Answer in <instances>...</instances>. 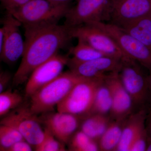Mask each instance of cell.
<instances>
[{"instance_id":"30bf717a","label":"cell","mask_w":151,"mask_h":151,"mask_svg":"<svg viewBox=\"0 0 151 151\" xmlns=\"http://www.w3.org/2000/svg\"><path fill=\"white\" fill-rule=\"evenodd\" d=\"M3 21L4 37L2 47L0 49V56L4 62L12 64L22 57L24 52V41L19 29L22 24L12 14L8 13Z\"/></svg>"},{"instance_id":"1f68e13d","label":"cell","mask_w":151,"mask_h":151,"mask_svg":"<svg viewBox=\"0 0 151 151\" xmlns=\"http://www.w3.org/2000/svg\"><path fill=\"white\" fill-rule=\"evenodd\" d=\"M150 73L149 74V81L150 84V89L151 91L150 104V108L149 109V113H151V70L149 71Z\"/></svg>"},{"instance_id":"4316f807","label":"cell","mask_w":151,"mask_h":151,"mask_svg":"<svg viewBox=\"0 0 151 151\" xmlns=\"http://www.w3.org/2000/svg\"><path fill=\"white\" fill-rule=\"evenodd\" d=\"M29 0H5L3 3L7 13L12 14Z\"/></svg>"},{"instance_id":"e0dca14e","label":"cell","mask_w":151,"mask_h":151,"mask_svg":"<svg viewBox=\"0 0 151 151\" xmlns=\"http://www.w3.org/2000/svg\"><path fill=\"white\" fill-rule=\"evenodd\" d=\"M112 121L109 115L89 114L81 119L79 129L98 142Z\"/></svg>"},{"instance_id":"4dcf8cb0","label":"cell","mask_w":151,"mask_h":151,"mask_svg":"<svg viewBox=\"0 0 151 151\" xmlns=\"http://www.w3.org/2000/svg\"><path fill=\"white\" fill-rule=\"evenodd\" d=\"M56 4H69L70 2L73 0H48Z\"/></svg>"},{"instance_id":"7c38bea8","label":"cell","mask_w":151,"mask_h":151,"mask_svg":"<svg viewBox=\"0 0 151 151\" xmlns=\"http://www.w3.org/2000/svg\"><path fill=\"white\" fill-rule=\"evenodd\" d=\"M151 14V0H111L112 24L122 27Z\"/></svg>"},{"instance_id":"f546056e","label":"cell","mask_w":151,"mask_h":151,"mask_svg":"<svg viewBox=\"0 0 151 151\" xmlns=\"http://www.w3.org/2000/svg\"><path fill=\"white\" fill-rule=\"evenodd\" d=\"M146 129L147 132L148 137L151 140V113H148L146 121Z\"/></svg>"},{"instance_id":"ac0fdd59","label":"cell","mask_w":151,"mask_h":151,"mask_svg":"<svg viewBox=\"0 0 151 151\" xmlns=\"http://www.w3.org/2000/svg\"><path fill=\"white\" fill-rule=\"evenodd\" d=\"M121 27L151 48V14Z\"/></svg>"},{"instance_id":"277c9868","label":"cell","mask_w":151,"mask_h":151,"mask_svg":"<svg viewBox=\"0 0 151 151\" xmlns=\"http://www.w3.org/2000/svg\"><path fill=\"white\" fill-rule=\"evenodd\" d=\"M105 77L84 78L78 82L57 106L58 112L70 113L81 119L88 115L92 108L97 89Z\"/></svg>"},{"instance_id":"7402d4cb","label":"cell","mask_w":151,"mask_h":151,"mask_svg":"<svg viewBox=\"0 0 151 151\" xmlns=\"http://www.w3.org/2000/svg\"><path fill=\"white\" fill-rule=\"evenodd\" d=\"M68 145L70 151H100L98 142L93 140L80 129L73 135Z\"/></svg>"},{"instance_id":"44dd1931","label":"cell","mask_w":151,"mask_h":151,"mask_svg":"<svg viewBox=\"0 0 151 151\" xmlns=\"http://www.w3.org/2000/svg\"><path fill=\"white\" fill-rule=\"evenodd\" d=\"M69 54L73 55L70 60L73 62H87L105 56L103 53L93 48L85 42L78 40V43L76 46L70 47Z\"/></svg>"},{"instance_id":"8992f818","label":"cell","mask_w":151,"mask_h":151,"mask_svg":"<svg viewBox=\"0 0 151 151\" xmlns=\"http://www.w3.org/2000/svg\"><path fill=\"white\" fill-rule=\"evenodd\" d=\"M111 0H77L65 17L64 24L75 27L111 20Z\"/></svg>"},{"instance_id":"484cf974","label":"cell","mask_w":151,"mask_h":151,"mask_svg":"<svg viewBox=\"0 0 151 151\" xmlns=\"http://www.w3.org/2000/svg\"><path fill=\"white\" fill-rule=\"evenodd\" d=\"M147 139L148 134L146 128L133 141L130 151H146Z\"/></svg>"},{"instance_id":"836d02e7","label":"cell","mask_w":151,"mask_h":151,"mask_svg":"<svg viewBox=\"0 0 151 151\" xmlns=\"http://www.w3.org/2000/svg\"><path fill=\"white\" fill-rule=\"evenodd\" d=\"M1 1L2 2V3H3L4 2V1H5V0H1Z\"/></svg>"},{"instance_id":"9a60e30c","label":"cell","mask_w":151,"mask_h":151,"mask_svg":"<svg viewBox=\"0 0 151 151\" xmlns=\"http://www.w3.org/2000/svg\"><path fill=\"white\" fill-rule=\"evenodd\" d=\"M123 60L104 56L87 61L78 63L68 60L67 65L70 70L76 75L86 78L105 77L107 74L119 71Z\"/></svg>"},{"instance_id":"d6986e66","label":"cell","mask_w":151,"mask_h":151,"mask_svg":"<svg viewBox=\"0 0 151 151\" xmlns=\"http://www.w3.org/2000/svg\"><path fill=\"white\" fill-rule=\"evenodd\" d=\"M126 120L111 121L108 129L98 141L100 151H116L122 138Z\"/></svg>"},{"instance_id":"4fadbf2b","label":"cell","mask_w":151,"mask_h":151,"mask_svg":"<svg viewBox=\"0 0 151 151\" xmlns=\"http://www.w3.org/2000/svg\"><path fill=\"white\" fill-rule=\"evenodd\" d=\"M44 114L39 118L41 123L64 145H68L73 135L79 129L81 119L79 116L59 112Z\"/></svg>"},{"instance_id":"f1b7e54d","label":"cell","mask_w":151,"mask_h":151,"mask_svg":"<svg viewBox=\"0 0 151 151\" xmlns=\"http://www.w3.org/2000/svg\"><path fill=\"white\" fill-rule=\"evenodd\" d=\"M12 78V75L7 71H2L0 74V93L4 92Z\"/></svg>"},{"instance_id":"9c48e42d","label":"cell","mask_w":151,"mask_h":151,"mask_svg":"<svg viewBox=\"0 0 151 151\" xmlns=\"http://www.w3.org/2000/svg\"><path fill=\"white\" fill-rule=\"evenodd\" d=\"M71 34L73 38L83 40L105 56L122 60L129 58L109 34L94 24L71 27Z\"/></svg>"},{"instance_id":"7a4b0ae2","label":"cell","mask_w":151,"mask_h":151,"mask_svg":"<svg viewBox=\"0 0 151 151\" xmlns=\"http://www.w3.org/2000/svg\"><path fill=\"white\" fill-rule=\"evenodd\" d=\"M69 70L41 88L30 98L29 108L33 114L52 111L67 96L73 86L84 79Z\"/></svg>"},{"instance_id":"d6a6232c","label":"cell","mask_w":151,"mask_h":151,"mask_svg":"<svg viewBox=\"0 0 151 151\" xmlns=\"http://www.w3.org/2000/svg\"><path fill=\"white\" fill-rule=\"evenodd\" d=\"M146 151H151V140L148 137V136L147 142Z\"/></svg>"},{"instance_id":"cb8c5ba5","label":"cell","mask_w":151,"mask_h":151,"mask_svg":"<svg viewBox=\"0 0 151 151\" xmlns=\"http://www.w3.org/2000/svg\"><path fill=\"white\" fill-rule=\"evenodd\" d=\"M24 140L21 134L15 129L9 126L1 124L0 151H8L14 144Z\"/></svg>"},{"instance_id":"5b68a950","label":"cell","mask_w":151,"mask_h":151,"mask_svg":"<svg viewBox=\"0 0 151 151\" xmlns=\"http://www.w3.org/2000/svg\"><path fill=\"white\" fill-rule=\"evenodd\" d=\"M143 67L137 61L128 58L122 60L119 72L120 80L132 97L135 108L139 109L145 108L151 94L149 75L145 73Z\"/></svg>"},{"instance_id":"52a82bcc","label":"cell","mask_w":151,"mask_h":151,"mask_svg":"<svg viewBox=\"0 0 151 151\" xmlns=\"http://www.w3.org/2000/svg\"><path fill=\"white\" fill-rule=\"evenodd\" d=\"M37 115L27 107H18L2 117L1 124L9 126L18 131L25 140L35 148L43 140L44 130Z\"/></svg>"},{"instance_id":"83f0119b","label":"cell","mask_w":151,"mask_h":151,"mask_svg":"<svg viewBox=\"0 0 151 151\" xmlns=\"http://www.w3.org/2000/svg\"><path fill=\"white\" fill-rule=\"evenodd\" d=\"M33 147L26 141H19L14 144L8 151H31Z\"/></svg>"},{"instance_id":"8fae6325","label":"cell","mask_w":151,"mask_h":151,"mask_svg":"<svg viewBox=\"0 0 151 151\" xmlns=\"http://www.w3.org/2000/svg\"><path fill=\"white\" fill-rule=\"evenodd\" d=\"M68 55L57 54L33 71L27 81L25 88L26 97H30L41 88L53 81L63 73L67 65Z\"/></svg>"},{"instance_id":"2e32d148","label":"cell","mask_w":151,"mask_h":151,"mask_svg":"<svg viewBox=\"0 0 151 151\" xmlns=\"http://www.w3.org/2000/svg\"><path fill=\"white\" fill-rule=\"evenodd\" d=\"M148 113L145 108L135 111L125 121L122 138L117 151H130L133 141L145 129Z\"/></svg>"},{"instance_id":"3957f363","label":"cell","mask_w":151,"mask_h":151,"mask_svg":"<svg viewBox=\"0 0 151 151\" xmlns=\"http://www.w3.org/2000/svg\"><path fill=\"white\" fill-rule=\"evenodd\" d=\"M70 7L69 4H56L48 0H29L11 14L23 27L49 25L58 24Z\"/></svg>"},{"instance_id":"ffe728a7","label":"cell","mask_w":151,"mask_h":151,"mask_svg":"<svg viewBox=\"0 0 151 151\" xmlns=\"http://www.w3.org/2000/svg\"><path fill=\"white\" fill-rule=\"evenodd\" d=\"M105 78L97 89L94 103L88 115L100 114L109 115L110 114L113 99L111 88L105 80Z\"/></svg>"},{"instance_id":"d4e9b609","label":"cell","mask_w":151,"mask_h":151,"mask_svg":"<svg viewBox=\"0 0 151 151\" xmlns=\"http://www.w3.org/2000/svg\"><path fill=\"white\" fill-rule=\"evenodd\" d=\"M45 135L41 142L35 148L37 151H63L66 150L65 145L55 137L50 131L45 128Z\"/></svg>"},{"instance_id":"5bb4252c","label":"cell","mask_w":151,"mask_h":151,"mask_svg":"<svg viewBox=\"0 0 151 151\" xmlns=\"http://www.w3.org/2000/svg\"><path fill=\"white\" fill-rule=\"evenodd\" d=\"M119 72L109 73L105 78L111 88L113 99L109 116L112 120L115 121L126 120L135 111L133 100L122 84Z\"/></svg>"},{"instance_id":"ba28073f","label":"cell","mask_w":151,"mask_h":151,"mask_svg":"<svg viewBox=\"0 0 151 151\" xmlns=\"http://www.w3.org/2000/svg\"><path fill=\"white\" fill-rule=\"evenodd\" d=\"M92 23L96 24L109 34L127 57L137 61L149 71L151 70V48L116 25L103 22Z\"/></svg>"},{"instance_id":"6da1fadb","label":"cell","mask_w":151,"mask_h":151,"mask_svg":"<svg viewBox=\"0 0 151 151\" xmlns=\"http://www.w3.org/2000/svg\"><path fill=\"white\" fill-rule=\"evenodd\" d=\"M24 50L14 75L15 86L23 84L37 68L58 54L73 38L65 24L24 26Z\"/></svg>"},{"instance_id":"603a6c76","label":"cell","mask_w":151,"mask_h":151,"mask_svg":"<svg viewBox=\"0 0 151 151\" xmlns=\"http://www.w3.org/2000/svg\"><path fill=\"white\" fill-rule=\"evenodd\" d=\"M22 96L18 92L6 90L0 93V116L3 117L16 109L22 102Z\"/></svg>"}]
</instances>
